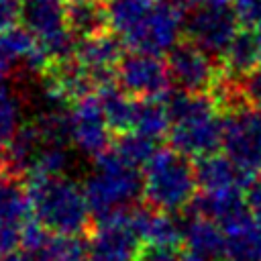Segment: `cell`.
I'll return each mask as SVG.
<instances>
[{"label": "cell", "mask_w": 261, "mask_h": 261, "mask_svg": "<svg viewBox=\"0 0 261 261\" xmlns=\"http://www.w3.org/2000/svg\"><path fill=\"white\" fill-rule=\"evenodd\" d=\"M122 43L116 35L100 33L88 39H80L73 51V59L94 77L96 90L116 82V67L122 59Z\"/></svg>", "instance_id": "cell-13"}, {"label": "cell", "mask_w": 261, "mask_h": 261, "mask_svg": "<svg viewBox=\"0 0 261 261\" xmlns=\"http://www.w3.org/2000/svg\"><path fill=\"white\" fill-rule=\"evenodd\" d=\"M239 24L249 31L261 29V0H234L232 6Z\"/></svg>", "instance_id": "cell-29"}, {"label": "cell", "mask_w": 261, "mask_h": 261, "mask_svg": "<svg viewBox=\"0 0 261 261\" xmlns=\"http://www.w3.org/2000/svg\"><path fill=\"white\" fill-rule=\"evenodd\" d=\"M69 122H71V143L82 153L92 155L96 159L98 155L110 149V141H112L110 126L106 122L96 92L71 104Z\"/></svg>", "instance_id": "cell-11"}, {"label": "cell", "mask_w": 261, "mask_h": 261, "mask_svg": "<svg viewBox=\"0 0 261 261\" xmlns=\"http://www.w3.org/2000/svg\"><path fill=\"white\" fill-rule=\"evenodd\" d=\"M192 216H202L216 222L222 230H230L253 214L245 200V190H222V192H202L188 206Z\"/></svg>", "instance_id": "cell-14"}, {"label": "cell", "mask_w": 261, "mask_h": 261, "mask_svg": "<svg viewBox=\"0 0 261 261\" xmlns=\"http://www.w3.org/2000/svg\"><path fill=\"white\" fill-rule=\"evenodd\" d=\"M222 122L224 155L245 173H261V112L247 106L226 110Z\"/></svg>", "instance_id": "cell-6"}, {"label": "cell", "mask_w": 261, "mask_h": 261, "mask_svg": "<svg viewBox=\"0 0 261 261\" xmlns=\"http://www.w3.org/2000/svg\"><path fill=\"white\" fill-rule=\"evenodd\" d=\"M186 35L208 55L224 57L239 35V20L228 6H200L188 14Z\"/></svg>", "instance_id": "cell-10"}, {"label": "cell", "mask_w": 261, "mask_h": 261, "mask_svg": "<svg viewBox=\"0 0 261 261\" xmlns=\"http://www.w3.org/2000/svg\"><path fill=\"white\" fill-rule=\"evenodd\" d=\"M114 149L135 167L147 165L155 157V153L159 151L157 149V141L147 139V137H143V135H139L135 130L120 135L116 139V143H114Z\"/></svg>", "instance_id": "cell-25"}, {"label": "cell", "mask_w": 261, "mask_h": 261, "mask_svg": "<svg viewBox=\"0 0 261 261\" xmlns=\"http://www.w3.org/2000/svg\"><path fill=\"white\" fill-rule=\"evenodd\" d=\"M67 24L73 37L88 39L108 29L106 0H65Z\"/></svg>", "instance_id": "cell-19"}, {"label": "cell", "mask_w": 261, "mask_h": 261, "mask_svg": "<svg viewBox=\"0 0 261 261\" xmlns=\"http://www.w3.org/2000/svg\"><path fill=\"white\" fill-rule=\"evenodd\" d=\"M253 39H255V49H257V61L261 65V29L253 31Z\"/></svg>", "instance_id": "cell-36"}, {"label": "cell", "mask_w": 261, "mask_h": 261, "mask_svg": "<svg viewBox=\"0 0 261 261\" xmlns=\"http://www.w3.org/2000/svg\"><path fill=\"white\" fill-rule=\"evenodd\" d=\"M184 245L188 253L204 261H224L226 234L216 222L202 216H190L184 224Z\"/></svg>", "instance_id": "cell-17"}, {"label": "cell", "mask_w": 261, "mask_h": 261, "mask_svg": "<svg viewBox=\"0 0 261 261\" xmlns=\"http://www.w3.org/2000/svg\"><path fill=\"white\" fill-rule=\"evenodd\" d=\"M8 165H6V153L0 149V171H6Z\"/></svg>", "instance_id": "cell-37"}, {"label": "cell", "mask_w": 261, "mask_h": 261, "mask_svg": "<svg viewBox=\"0 0 261 261\" xmlns=\"http://www.w3.org/2000/svg\"><path fill=\"white\" fill-rule=\"evenodd\" d=\"M143 249L130 210H124L96 222L88 239V261H139Z\"/></svg>", "instance_id": "cell-9"}, {"label": "cell", "mask_w": 261, "mask_h": 261, "mask_svg": "<svg viewBox=\"0 0 261 261\" xmlns=\"http://www.w3.org/2000/svg\"><path fill=\"white\" fill-rule=\"evenodd\" d=\"M222 135H224V122L214 114L188 118L181 122H173L169 128V145L173 151L186 155V157H208L222 147Z\"/></svg>", "instance_id": "cell-12"}, {"label": "cell", "mask_w": 261, "mask_h": 261, "mask_svg": "<svg viewBox=\"0 0 261 261\" xmlns=\"http://www.w3.org/2000/svg\"><path fill=\"white\" fill-rule=\"evenodd\" d=\"M108 29L130 51L169 53L186 31L184 0H106Z\"/></svg>", "instance_id": "cell-1"}, {"label": "cell", "mask_w": 261, "mask_h": 261, "mask_svg": "<svg viewBox=\"0 0 261 261\" xmlns=\"http://www.w3.org/2000/svg\"><path fill=\"white\" fill-rule=\"evenodd\" d=\"M245 200H247L251 214L257 220H261V173H257L245 188Z\"/></svg>", "instance_id": "cell-30"}, {"label": "cell", "mask_w": 261, "mask_h": 261, "mask_svg": "<svg viewBox=\"0 0 261 261\" xmlns=\"http://www.w3.org/2000/svg\"><path fill=\"white\" fill-rule=\"evenodd\" d=\"M33 218L53 234L80 237L90 224V206L75 181L63 175H27Z\"/></svg>", "instance_id": "cell-2"}, {"label": "cell", "mask_w": 261, "mask_h": 261, "mask_svg": "<svg viewBox=\"0 0 261 261\" xmlns=\"http://www.w3.org/2000/svg\"><path fill=\"white\" fill-rule=\"evenodd\" d=\"M222 65H224V75H230V77H241L243 73L259 67L253 31L249 29L239 31L232 45L222 57Z\"/></svg>", "instance_id": "cell-23"}, {"label": "cell", "mask_w": 261, "mask_h": 261, "mask_svg": "<svg viewBox=\"0 0 261 261\" xmlns=\"http://www.w3.org/2000/svg\"><path fill=\"white\" fill-rule=\"evenodd\" d=\"M84 194L96 220L130 210V202L143 194V173L114 147L94 159V171L84 184Z\"/></svg>", "instance_id": "cell-3"}, {"label": "cell", "mask_w": 261, "mask_h": 261, "mask_svg": "<svg viewBox=\"0 0 261 261\" xmlns=\"http://www.w3.org/2000/svg\"><path fill=\"white\" fill-rule=\"evenodd\" d=\"M167 67L171 82L188 94H210L218 88L224 71L216 65L214 57L192 41H179L167 53Z\"/></svg>", "instance_id": "cell-8"}, {"label": "cell", "mask_w": 261, "mask_h": 261, "mask_svg": "<svg viewBox=\"0 0 261 261\" xmlns=\"http://www.w3.org/2000/svg\"><path fill=\"white\" fill-rule=\"evenodd\" d=\"M116 84L139 100H165L169 96L171 73L159 55L130 51L116 67Z\"/></svg>", "instance_id": "cell-7"}, {"label": "cell", "mask_w": 261, "mask_h": 261, "mask_svg": "<svg viewBox=\"0 0 261 261\" xmlns=\"http://www.w3.org/2000/svg\"><path fill=\"white\" fill-rule=\"evenodd\" d=\"M96 96L102 104V110H104L110 130H114L118 135L130 133L133 122H135V112H137V102L133 100V96H128L116 82L98 88Z\"/></svg>", "instance_id": "cell-20"}, {"label": "cell", "mask_w": 261, "mask_h": 261, "mask_svg": "<svg viewBox=\"0 0 261 261\" xmlns=\"http://www.w3.org/2000/svg\"><path fill=\"white\" fill-rule=\"evenodd\" d=\"M184 2L200 8V6H228V2H232V0H184Z\"/></svg>", "instance_id": "cell-34"}, {"label": "cell", "mask_w": 261, "mask_h": 261, "mask_svg": "<svg viewBox=\"0 0 261 261\" xmlns=\"http://www.w3.org/2000/svg\"><path fill=\"white\" fill-rule=\"evenodd\" d=\"M20 128H22L20 102L8 88H2L0 90V149H6Z\"/></svg>", "instance_id": "cell-26"}, {"label": "cell", "mask_w": 261, "mask_h": 261, "mask_svg": "<svg viewBox=\"0 0 261 261\" xmlns=\"http://www.w3.org/2000/svg\"><path fill=\"white\" fill-rule=\"evenodd\" d=\"M224 261H261V220L251 216L243 224L224 230Z\"/></svg>", "instance_id": "cell-21"}, {"label": "cell", "mask_w": 261, "mask_h": 261, "mask_svg": "<svg viewBox=\"0 0 261 261\" xmlns=\"http://www.w3.org/2000/svg\"><path fill=\"white\" fill-rule=\"evenodd\" d=\"M196 167L190 157L173 151L159 149L143 171V196L149 208L161 212L188 210L196 198Z\"/></svg>", "instance_id": "cell-4"}, {"label": "cell", "mask_w": 261, "mask_h": 261, "mask_svg": "<svg viewBox=\"0 0 261 261\" xmlns=\"http://www.w3.org/2000/svg\"><path fill=\"white\" fill-rule=\"evenodd\" d=\"M35 255L39 261H88V243L73 234H51L49 243Z\"/></svg>", "instance_id": "cell-24"}, {"label": "cell", "mask_w": 261, "mask_h": 261, "mask_svg": "<svg viewBox=\"0 0 261 261\" xmlns=\"http://www.w3.org/2000/svg\"><path fill=\"white\" fill-rule=\"evenodd\" d=\"M196 167V179L202 192H222V190H245L249 181L255 177L251 173H245L232 159L226 155H208L200 157L194 163Z\"/></svg>", "instance_id": "cell-16"}, {"label": "cell", "mask_w": 261, "mask_h": 261, "mask_svg": "<svg viewBox=\"0 0 261 261\" xmlns=\"http://www.w3.org/2000/svg\"><path fill=\"white\" fill-rule=\"evenodd\" d=\"M0 261H39V259H37L35 253L18 251V253H14V255H10V257H6V259H0Z\"/></svg>", "instance_id": "cell-35"}, {"label": "cell", "mask_w": 261, "mask_h": 261, "mask_svg": "<svg viewBox=\"0 0 261 261\" xmlns=\"http://www.w3.org/2000/svg\"><path fill=\"white\" fill-rule=\"evenodd\" d=\"M232 82H234V88L239 92L243 106L261 112V65L243 73L241 77H232Z\"/></svg>", "instance_id": "cell-28"}, {"label": "cell", "mask_w": 261, "mask_h": 261, "mask_svg": "<svg viewBox=\"0 0 261 261\" xmlns=\"http://www.w3.org/2000/svg\"><path fill=\"white\" fill-rule=\"evenodd\" d=\"M33 216L27 184L12 171H0V224L22 226Z\"/></svg>", "instance_id": "cell-18"}, {"label": "cell", "mask_w": 261, "mask_h": 261, "mask_svg": "<svg viewBox=\"0 0 261 261\" xmlns=\"http://www.w3.org/2000/svg\"><path fill=\"white\" fill-rule=\"evenodd\" d=\"M133 226L145 247L153 249H179L184 245V226L167 212L155 208H135L130 210Z\"/></svg>", "instance_id": "cell-15"}, {"label": "cell", "mask_w": 261, "mask_h": 261, "mask_svg": "<svg viewBox=\"0 0 261 261\" xmlns=\"http://www.w3.org/2000/svg\"><path fill=\"white\" fill-rule=\"evenodd\" d=\"M171 128V118L165 100H139L137 102V112H135V122L133 130L159 141L165 135H169Z\"/></svg>", "instance_id": "cell-22"}, {"label": "cell", "mask_w": 261, "mask_h": 261, "mask_svg": "<svg viewBox=\"0 0 261 261\" xmlns=\"http://www.w3.org/2000/svg\"><path fill=\"white\" fill-rule=\"evenodd\" d=\"M22 0H0V31L14 27L16 18H20Z\"/></svg>", "instance_id": "cell-31"}, {"label": "cell", "mask_w": 261, "mask_h": 261, "mask_svg": "<svg viewBox=\"0 0 261 261\" xmlns=\"http://www.w3.org/2000/svg\"><path fill=\"white\" fill-rule=\"evenodd\" d=\"M69 165V153L65 147H43L27 175H63Z\"/></svg>", "instance_id": "cell-27"}, {"label": "cell", "mask_w": 261, "mask_h": 261, "mask_svg": "<svg viewBox=\"0 0 261 261\" xmlns=\"http://www.w3.org/2000/svg\"><path fill=\"white\" fill-rule=\"evenodd\" d=\"M139 261H186L179 249H153L145 247Z\"/></svg>", "instance_id": "cell-32"}, {"label": "cell", "mask_w": 261, "mask_h": 261, "mask_svg": "<svg viewBox=\"0 0 261 261\" xmlns=\"http://www.w3.org/2000/svg\"><path fill=\"white\" fill-rule=\"evenodd\" d=\"M20 20L37 39L51 65L73 57L77 39L67 24L65 0H22Z\"/></svg>", "instance_id": "cell-5"}, {"label": "cell", "mask_w": 261, "mask_h": 261, "mask_svg": "<svg viewBox=\"0 0 261 261\" xmlns=\"http://www.w3.org/2000/svg\"><path fill=\"white\" fill-rule=\"evenodd\" d=\"M10 63H12V61L4 55V51H2V47H0V90L6 88V86H4V80H6L8 71H10Z\"/></svg>", "instance_id": "cell-33"}]
</instances>
